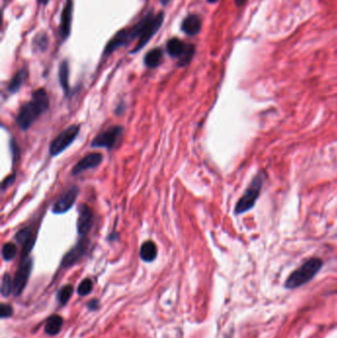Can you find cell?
<instances>
[{"label": "cell", "instance_id": "cell-11", "mask_svg": "<svg viewBox=\"0 0 337 338\" xmlns=\"http://www.w3.org/2000/svg\"><path fill=\"white\" fill-rule=\"evenodd\" d=\"M103 160V155L100 152H91L89 154H87L86 156H84L82 159H80L73 168L72 174L75 176V175H79L82 172L88 170V169H92V168H96L98 167Z\"/></svg>", "mask_w": 337, "mask_h": 338}, {"label": "cell", "instance_id": "cell-19", "mask_svg": "<svg viewBox=\"0 0 337 338\" xmlns=\"http://www.w3.org/2000/svg\"><path fill=\"white\" fill-rule=\"evenodd\" d=\"M69 77H70V68H69V63L67 61L63 62L61 67H60V71H59V79H60V83L61 86L63 88V90L65 91L66 95H68L69 90H70V86H69Z\"/></svg>", "mask_w": 337, "mask_h": 338}, {"label": "cell", "instance_id": "cell-15", "mask_svg": "<svg viewBox=\"0 0 337 338\" xmlns=\"http://www.w3.org/2000/svg\"><path fill=\"white\" fill-rule=\"evenodd\" d=\"M202 28V21L200 17L196 14L188 15L187 17L183 20L181 29L182 31L189 36H195L197 35Z\"/></svg>", "mask_w": 337, "mask_h": 338}, {"label": "cell", "instance_id": "cell-12", "mask_svg": "<svg viewBox=\"0 0 337 338\" xmlns=\"http://www.w3.org/2000/svg\"><path fill=\"white\" fill-rule=\"evenodd\" d=\"M15 239L17 240L18 243H20L23 246L22 258L28 257L29 253L33 249L35 239H36V236H35L34 231H33V227L30 225V226L22 228L21 230H19L16 233Z\"/></svg>", "mask_w": 337, "mask_h": 338}, {"label": "cell", "instance_id": "cell-24", "mask_svg": "<svg viewBox=\"0 0 337 338\" xmlns=\"http://www.w3.org/2000/svg\"><path fill=\"white\" fill-rule=\"evenodd\" d=\"M92 288H93V284H92V281L90 279H84L80 284H79V287H78V294L80 296H86L88 295L91 291H92Z\"/></svg>", "mask_w": 337, "mask_h": 338}, {"label": "cell", "instance_id": "cell-21", "mask_svg": "<svg viewBox=\"0 0 337 338\" xmlns=\"http://www.w3.org/2000/svg\"><path fill=\"white\" fill-rule=\"evenodd\" d=\"M17 253V246L13 242H7L2 246V257L5 261H11Z\"/></svg>", "mask_w": 337, "mask_h": 338}, {"label": "cell", "instance_id": "cell-6", "mask_svg": "<svg viewBox=\"0 0 337 338\" xmlns=\"http://www.w3.org/2000/svg\"><path fill=\"white\" fill-rule=\"evenodd\" d=\"M79 133V127L77 125H72L64 130L50 145V154L57 156L64 150H67L76 139Z\"/></svg>", "mask_w": 337, "mask_h": 338}, {"label": "cell", "instance_id": "cell-28", "mask_svg": "<svg viewBox=\"0 0 337 338\" xmlns=\"http://www.w3.org/2000/svg\"><path fill=\"white\" fill-rule=\"evenodd\" d=\"M14 181H15V175L14 174L6 177L2 182V191H4L8 186L12 185L14 183Z\"/></svg>", "mask_w": 337, "mask_h": 338}, {"label": "cell", "instance_id": "cell-9", "mask_svg": "<svg viewBox=\"0 0 337 338\" xmlns=\"http://www.w3.org/2000/svg\"><path fill=\"white\" fill-rule=\"evenodd\" d=\"M79 190L76 186L68 189L55 203L53 207V213L56 215H63L69 212L75 205V201L78 197Z\"/></svg>", "mask_w": 337, "mask_h": 338}, {"label": "cell", "instance_id": "cell-25", "mask_svg": "<svg viewBox=\"0 0 337 338\" xmlns=\"http://www.w3.org/2000/svg\"><path fill=\"white\" fill-rule=\"evenodd\" d=\"M34 48L38 49L39 51L44 52L47 47H48V37L45 33H41L39 34L37 37L34 39Z\"/></svg>", "mask_w": 337, "mask_h": 338}, {"label": "cell", "instance_id": "cell-23", "mask_svg": "<svg viewBox=\"0 0 337 338\" xmlns=\"http://www.w3.org/2000/svg\"><path fill=\"white\" fill-rule=\"evenodd\" d=\"M73 291H74V288L71 285H67L64 288H62L60 290V292H59V295H58L59 300L62 303H66L68 300H70V298L72 297Z\"/></svg>", "mask_w": 337, "mask_h": 338}, {"label": "cell", "instance_id": "cell-29", "mask_svg": "<svg viewBox=\"0 0 337 338\" xmlns=\"http://www.w3.org/2000/svg\"><path fill=\"white\" fill-rule=\"evenodd\" d=\"M247 0H234V2H235V5L237 6V7H240V6H242L245 2H246Z\"/></svg>", "mask_w": 337, "mask_h": 338}, {"label": "cell", "instance_id": "cell-3", "mask_svg": "<svg viewBox=\"0 0 337 338\" xmlns=\"http://www.w3.org/2000/svg\"><path fill=\"white\" fill-rule=\"evenodd\" d=\"M322 266V260L319 258H310L303 263L299 269L295 270L287 279L286 287L290 289L298 288L310 281Z\"/></svg>", "mask_w": 337, "mask_h": 338}, {"label": "cell", "instance_id": "cell-2", "mask_svg": "<svg viewBox=\"0 0 337 338\" xmlns=\"http://www.w3.org/2000/svg\"><path fill=\"white\" fill-rule=\"evenodd\" d=\"M263 182H264V174L261 171L253 177V179L244 191L243 195L237 201L234 208L235 215L244 214L254 207L256 201L260 196Z\"/></svg>", "mask_w": 337, "mask_h": 338}, {"label": "cell", "instance_id": "cell-10", "mask_svg": "<svg viewBox=\"0 0 337 338\" xmlns=\"http://www.w3.org/2000/svg\"><path fill=\"white\" fill-rule=\"evenodd\" d=\"M78 219L76 223V228H77V233L81 237L85 236L91 229L93 225V220H94V215L92 210L86 205V204H81L79 207L78 211Z\"/></svg>", "mask_w": 337, "mask_h": 338}, {"label": "cell", "instance_id": "cell-20", "mask_svg": "<svg viewBox=\"0 0 337 338\" xmlns=\"http://www.w3.org/2000/svg\"><path fill=\"white\" fill-rule=\"evenodd\" d=\"M63 318L59 315H54L49 318L46 324V332L49 335H56L63 327Z\"/></svg>", "mask_w": 337, "mask_h": 338}, {"label": "cell", "instance_id": "cell-7", "mask_svg": "<svg viewBox=\"0 0 337 338\" xmlns=\"http://www.w3.org/2000/svg\"><path fill=\"white\" fill-rule=\"evenodd\" d=\"M122 134H123L122 126H119V125L112 126L106 131L100 133L91 142V147L92 148H104L107 150H111L120 140Z\"/></svg>", "mask_w": 337, "mask_h": 338}, {"label": "cell", "instance_id": "cell-13", "mask_svg": "<svg viewBox=\"0 0 337 338\" xmlns=\"http://www.w3.org/2000/svg\"><path fill=\"white\" fill-rule=\"evenodd\" d=\"M88 247V241L86 239H81L80 241H78L66 255L63 258L62 261V265L63 267H71L73 265H75V263L78 262L79 259H81V257L85 254L86 250Z\"/></svg>", "mask_w": 337, "mask_h": 338}, {"label": "cell", "instance_id": "cell-1", "mask_svg": "<svg viewBox=\"0 0 337 338\" xmlns=\"http://www.w3.org/2000/svg\"><path fill=\"white\" fill-rule=\"evenodd\" d=\"M50 107V99L44 88L32 93L31 100L24 104L16 117V123L22 131H27L38 118Z\"/></svg>", "mask_w": 337, "mask_h": 338}, {"label": "cell", "instance_id": "cell-4", "mask_svg": "<svg viewBox=\"0 0 337 338\" xmlns=\"http://www.w3.org/2000/svg\"><path fill=\"white\" fill-rule=\"evenodd\" d=\"M163 21H164L163 12H159L156 15H153L152 12H150V14H148L144 19H142L140 21L142 24V34L137 46L131 52V54H135L141 51L160 29Z\"/></svg>", "mask_w": 337, "mask_h": 338}, {"label": "cell", "instance_id": "cell-32", "mask_svg": "<svg viewBox=\"0 0 337 338\" xmlns=\"http://www.w3.org/2000/svg\"><path fill=\"white\" fill-rule=\"evenodd\" d=\"M208 2H210V3H216V2H218L219 0H207Z\"/></svg>", "mask_w": 337, "mask_h": 338}, {"label": "cell", "instance_id": "cell-14", "mask_svg": "<svg viewBox=\"0 0 337 338\" xmlns=\"http://www.w3.org/2000/svg\"><path fill=\"white\" fill-rule=\"evenodd\" d=\"M72 19H73V0H68L67 5L63 10L60 24V34L63 40H66L71 34Z\"/></svg>", "mask_w": 337, "mask_h": 338}, {"label": "cell", "instance_id": "cell-8", "mask_svg": "<svg viewBox=\"0 0 337 338\" xmlns=\"http://www.w3.org/2000/svg\"><path fill=\"white\" fill-rule=\"evenodd\" d=\"M32 266H33V261L32 259L28 256L25 258H22L21 263L18 267V270L16 272V276L14 279V287H13V291L15 295H20L22 293V291L25 289L26 284L29 280L31 271H32Z\"/></svg>", "mask_w": 337, "mask_h": 338}, {"label": "cell", "instance_id": "cell-17", "mask_svg": "<svg viewBox=\"0 0 337 338\" xmlns=\"http://www.w3.org/2000/svg\"><path fill=\"white\" fill-rule=\"evenodd\" d=\"M140 256L145 262H152L157 256V247L151 240L143 243L140 250Z\"/></svg>", "mask_w": 337, "mask_h": 338}, {"label": "cell", "instance_id": "cell-16", "mask_svg": "<svg viewBox=\"0 0 337 338\" xmlns=\"http://www.w3.org/2000/svg\"><path fill=\"white\" fill-rule=\"evenodd\" d=\"M27 78H28V71L26 69L20 70L11 79V81H10L8 87H7L8 92L11 93V94L17 93L20 90V88L23 86V84L25 83Z\"/></svg>", "mask_w": 337, "mask_h": 338}, {"label": "cell", "instance_id": "cell-31", "mask_svg": "<svg viewBox=\"0 0 337 338\" xmlns=\"http://www.w3.org/2000/svg\"><path fill=\"white\" fill-rule=\"evenodd\" d=\"M39 2H40L41 4H43V5H45V4H47V3L49 2V0H39Z\"/></svg>", "mask_w": 337, "mask_h": 338}, {"label": "cell", "instance_id": "cell-18", "mask_svg": "<svg viewBox=\"0 0 337 338\" xmlns=\"http://www.w3.org/2000/svg\"><path fill=\"white\" fill-rule=\"evenodd\" d=\"M162 59H163L162 51L160 49L155 48V49H152L146 55L144 62L148 68L154 69V68H157L161 64Z\"/></svg>", "mask_w": 337, "mask_h": 338}, {"label": "cell", "instance_id": "cell-5", "mask_svg": "<svg viewBox=\"0 0 337 338\" xmlns=\"http://www.w3.org/2000/svg\"><path fill=\"white\" fill-rule=\"evenodd\" d=\"M166 50L171 58L178 59V67H186L195 54V47L193 45H186L184 42L177 38H172L167 42Z\"/></svg>", "mask_w": 337, "mask_h": 338}, {"label": "cell", "instance_id": "cell-27", "mask_svg": "<svg viewBox=\"0 0 337 338\" xmlns=\"http://www.w3.org/2000/svg\"><path fill=\"white\" fill-rule=\"evenodd\" d=\"M12 312H13V309L10 305H8V304H2L1 305V317L2 318L10 316L12 314Z\"/></svg>", "mask_w": 337, "mask_h": 338}, {"label": "cell", "instance_id": "cell-22", "mask_svg": "<svg viewBox=\"0 0 337 338\" xmlns=\"http://www.w3.org/2000/svg\"><path fill=\"white\" fill-rule=\"evenodd\" d=\"M14 284L10 278V276L8 274H5L2 277V281H1V293L4 297H7L10 295L11 291L13 290Z\"/></svg>", "mask_w": 337, "mask_h": 338}, {"label": "cell", "instance_id": "cell-26", "mask_svg": "<svg viewBox=\"0 0 337 338\" xmlns=\"http://www.w3.org/2000/svg\"><path fill=\"white\" fill-rule=\"evenodd\" d=\"M10 150H11V154H12L13 163H15V162H17V160L20 156V149H19L17 143H15V141L13 139H11V141H10Z\"/></svg>", "mask_w": 337, "mask_h": 338}, {"label": "cell", "instance_id": "cell-30", "mask_svg": "<svg viewBox=\"0 0 337 338\" xmlns=\"http://www.w3.org/2000/svg\"><path fill=\"white\" fill-rule=\"evenodd\" d=\"M159 1L161 2L162 5H166V4H168V2H169L170 0H159Z\"/></svg>", "mask_w": 337, "mask_h": 338}]
</instances>
